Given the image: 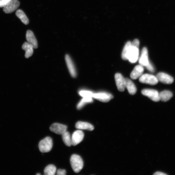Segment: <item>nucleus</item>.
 <instances>
[{"mask_svg":"<svg viewBox=\"0 0 175 175\" xmlns=\"http://www.w3.org/2000/svg\"><path fill=\"white\" fill-rule=\"evenodd\" d=\"M70 162L73 170L76 173L80 172L83 168V160L79 155H72L70 159Z\"/></svg>","mask_w":175,"mask_h":175,"instance_id":"1","label":"nucleus"},{"mask_svg":"<svg viewBox=\"0 0 175 175\" xmlns=\"http://www.w3.org/2000/svg\"><path fill=\"white\" fill-rule=\"evenodd\" d=\"M52 138L47 137L40 141L39 144V149L42 153H48L50 151L53 147Z\"/></svg>","mask_w":175,"mask_h":175,"instance_id":"2","label":"nucleus"},{"mask_svg":"<svg viewBox=\"0 0 175 175\" xmlns=\"http://www.w3.org/2000/svg\"><path fill=\"white\" fill-rule=\"evenodd\" d=\"M139 81L143 84L154 85L158 84V80L156 76L151 74H143L139 79Z\"/></svg>","mask_w":175,"mask_h":175,"instance_id":"3","label":"nucleus"},{"mask_svg":"<svg viewBox=\"0 0 175 175\" xmlns=\"http://www.w3.org/2000/svg\"><path fill=\"white\" fill-rule=\"evenodd\" d=\"M92 97L102 102L107 103L113 98V96L108 92H99L93 94Z\"/></svg>","mask_w":175,"mask_h":175,"instance_id":"4","label":"nucleus"},{"mask_svg":"<svg viewBox=\"0 0 175 175\" xmlns=\"http://www.w3.org/2000/svg\"><path fill=\"white\" fill-rule=\"evenodd\" d=\"M142 93L143 95L148 97L153 101L157 102L160 101L159 93L156 90L144 89L142 91Z\"/></svg>","mask_w":175,"mask_h":175,"instance_id":"5","label":"nucleus"},{"mask_svg":"<svg viewBox=\"0 0 175 175\" xmlns=\"http://www.w3.org/2000/svg\"><path fill=\"white\" fill-rule=\"evenodd\" d=\"M20 3L18 0H12L3 7V11L6 13H11L19 8Z\"/></svg>","mask_w":175,"mask_h":175,"instance_id":"6","label":"nucleus"},{"mask_svg":"<svg viewBox=\"0 0 175 175\" xmlns=\"http://www.w3.org/2000/svg\"><path fill=\"white\" fill-rule=\"evenodd\" d=\"M84 134L80 130L74 131L71 137L72 145L75 146L81 142L84 137Z\"/></svg>","mask_w":175,"mask_h":175,"instance_id":"7","label":"nucleus"},{"mask_svg":"<svg viewBox=\"0 0 175 175\" xmlns=\"http://www.w3.org/2000/svg\"><path fill=\"white\" fill-rule=\"evenodd\" d=\"M115 80L116 85L120 91H123L125 88V79L124 77L119 73L115 75Z\"/></svg>","mask_w":175,"mask_h":175,"instance_id":"8","label":"nucleus"},{"mask_svg":"<svg viewBox=\"0 0 175 175\" xmlns=\"http://www.w3.org/2000/svg\"><path fill=\"white\" fill-rule=\"evenodd\" d=\"M67 125L58 123L53 124L50 128L52 132L58 135H62L67 129Z\"/></svg>","mask_w":175,"mask_h":175,"instance_id":"9","label":"nucleus"},{"mask_svg":"<svg viewBox=\"0 0 175 175\" xmlns=\"http://www.w3.org/2000/svg\"><path fill=\"white\" fill-rule=\"evenodd\" d=\"M156 77L159 81L165 84H171L174 81L173 78L172 76L163 72L158 73Z\"/></svg>","mask_w":175,"mask_h":175,"instance_id":"10","label":"nucleus"},{"mask_svg":"<svg viewBox=\"0 0 175 175\" xmlns=\"http://www.w3.org/2000/svg\"><path fill=\"white\" fill-rule=\"evenodd\" d=\"M65 60L68 70H69L71 75L73 77H76L77 74L76 68L74 62L69 55H66Z\"/></svg>","mask_w":175,"mask_h":175,"instance_id":"11","label":"nucleus"},{"mask_svg":"<svg viewBox=\"0 0 175 175\" xmlns=\"http://www.w3.org/2000/svg\"><path fill=\"white\" fill-rule=\"evenodd\" d=\"M144 70V68L142 65L136 66L131 73L130 76L131 78L133 80L137 79L143 75Z\"/></svg>","mask_w":175,"mask_h":175,"instance_id":"12","label":"nucleus"},{"mask_svg":"<svg viewBox=\"0 0 175 175\" xmlns=\"http://www.w3.org/2000/svg\"><path fill=\"white\" fill-rule=\"evenodd\" d=\"M139 56V48L131 46L128 60L131 63H134L137 61Z\"/></svg>","mask_w":175,"mask_h":175,"instance_id":"13","label":"nucleus"},{"mask_svg":"<svg viewBox=\"0 0 175 175\" xmlns=\"http://www.w3.org/2000/svg\"><path fill=\"white\" fill-rule=\"evenodd\" d=\"M148 56V52L147 48L145 47H144L142 49L139 60V65L146 67L149 64V62Z\"/></svg>","mask_w":175,"mask_h":175,"instance_id":"14","label":"nucleus"},{"mask_svg":"<svg viewBox=\"0 0 175 175\" xmlns=\"http://www.w3.org/2000/svg\"><path fill=\"white\" fill-rule=\"evenodd\" d=\"M26 39L27 42L30 43L34 48H38V43L32 31L28 30L26 34Z\"/></svg>","mask_w":175,"mask_h":175,"instance_id":"15","label":"nucleus"},{"mask_svg":"<svg viewBox=\"0 0 175 175\" xmlns=\"http://www.w3.org/2000/svg\"><path fill=\"white\" fill-rule=\"evenodd\" d=\"M75 127L79 129L87 130L89 131H92L94 129L93 125L89 123L82 121L77 122L76 123Z\"/></svg>","mask_w":175,"mask_h":175,"instance_id":"16","label":"nucleus"},{"mask_svg":"<svg viewBox=\"0 0 175 175\" xmlns=\"http://www.w3.org/2000/svg\"><path fill=\"white\" fill-rule=\"evenodd\" d=\"M22 48L23 50L26 51L25 57L26 58L30 57L33 54L34 48L28 42L24 43L22 46Z\"/></svg>","mask_w":175,"mask_h":175,"instance_id":"17","label":"nucleus"},{"mask_svg":"<svg viewBox=\"0 0 175 175\" xmlns=\"http://www.w3.org/2000/svg\"><path fill=\"white\" fill-rule=\"evenodd\" d=\"M125 79V88L128 89L129 93L132 95H134L137 89L134 83L130 80L128 78Z\"/></svg>","mask_w":175,"mask_h":175,"instance_id":"18","label":"nucleus"},{"mask_svg":"<svg viewBox=\"0 0 175 175\" xmlns=\"http://www.w3.org/2000/svg\"><path fill=\"white\" fill-rule=\"evenodd\" d=\"M173 96V94L172 92L169 91L164 90L159 93L160 100L164 102L169 101Z\"/></svg>","mask_w":175,"mask_h":175,"instance_id":"19","label":"nucleus"},{"mask_svg":"<svg viewBox=\"0 0 175 175\" xmlns=\"http://www.w3.org/2000/svg\"><path fill=\"white\" fill-rule=\"evenodd\" d=\"M131 42L128 41L126 43L122 53V57L124 60H128L129 57L131 47Z\"/></svg>","mask_w":175,"mask_h":175,"instance_id":"20","label":"nucleus"},{"mask_svg":"<svg viewBox=\"0 0 175 175\" xmlns=\"http://www.w3.org/2000/svg\"><path fill=\"white\" fill-rule=\"evenodd\" d=\"M16 16L25 25H27L29 23V19L25 13L21 9H18L16 12Z\"/></svg>","mask_w":175,"mask_h":175,"instance_id":"21","label":"nucleus"},{"mask_svg":"<svg viewBox=\"0 0 175 175\" xmlns=\"http://www.w3.org/2000/svg\"><path fill=\"white\" fill-rule=\"evenodd\" d=\"M62 140L65 144L68 147L72 145L71 137L70 133L67 131H65L62 134Z\"/></svg>","mask_w":175,"mask_h":175,"instance_id":"22","label":"nucleus"},{"mask_svg":"<svg viewBox=\"0 0 175 175\" xmlns=\"http://www.w3.org/2000/svg\"><path fill=\"white\" fill-rule=\"evenodd\" d=\"M56 167L54 165H49L44 170V174L45 175H54L56 172Z\"/></svg>","mask_w":175,"mask_h":175,"instance_id":"23","label":"nucleus"},{"mask_svg":"<svg viewBox=\"0 0 175 175\" xmlns=\"http://www.w3.org/2000/svg\"><path fill=\"white\" fill-rule=\"evenodd\" d=\"M92 97H84L81 100L77 106L78 109H80L87 104L91 103L93 102Z\"/></svg>","mask_w":175,"mask_h":175,"instance_id":"24","label":"nucleus"},{"mask_svg":"<svg viewBox=\"0 0 175 175\" xmlns=\"http://www.w3.org/2000/svg\"><path fill=\"white\" fill-rule=\"evenodd\" d=\"M80 95L82 97H92L93 94L91 91H86L82 90L79 92Z\"/></svg>","mask_w":175,"mask_h":175,"instance_id":"25","label":"nucleus"},{"mask_svg":"<svg viewBox=\"0 0 175 175\" xmlns=\"http://www.w3.org/2000/svg\"><path fill=\"white\" fill-rule=\"evenodd\" d=\"M12 0H0V8H3Z\"/></svg>","mask_w":175,"mask_h":175,"instance_id":"26","label":"nucleus"},{"mask_svg":"<svg viewBox=\"0 0 175 175\" xmlns=\"http://www.w3.org/2000/svg\"><path fill=\"white\" fill-rule=\"evenodd\" d=\"M139 42L138 39H136L132 43H131V46L139 48Z\"/></svg>","mask_w":175,"mask_h":175,"instance_id":"27","label":"nucleus"},{"mask_svg":"<svg viewBox=\"0 0 175 175\" xmlns=\"http://www.w3.org/2000/svg\"><path fill=\"white\" fill-rule=\"evenodd\" d=\"M57 175H65L66 171L64 169H59L57 171Z\"/></svg>","mask_w":175,"mask_h":175,"instance_id":"28","label":"nucleus"},{"mask_svg":"<svg viewBox=\"0 0 175 175\" xmlns=\"http://www.w3.org/2000/svg\"><path fill=\"white\" fill-rule=\"evenodd\" d=\"M146 67L147 69L149 71L152 72H154V67L150 63H149V64L146 66Z\"/></svg>","mask_w":175,"mask_h":175,"instance_id":"29","label":"nucleus"},{"mask_svg":"<svg viewBox=\"0 0 175 175\" xmlns=\"http://www.w3.org/2000/svg\"><path fill=\"white\" fill-rule=\"evenodd\" d=\"M154 175H166V174L164 173H163L162 172H156L154 174Z\"/></svg>","mask_w":175,"mask_h":175,"instance_id":"30","label":"nucleus"},{"mask_svg":"<svg viewBox=\"0 0 175 175\" xmlns=\"http://www.w3.org/2000/svg\"><path fill=\"white\" fill-rule=\"evenodd\" d=\"M36 175H41V174L40 173H38L36 174Z\"/></svg>","mask_w":175,"mask_h":175,"instance_id":"31","label":"nucleus"}]
</instances>
